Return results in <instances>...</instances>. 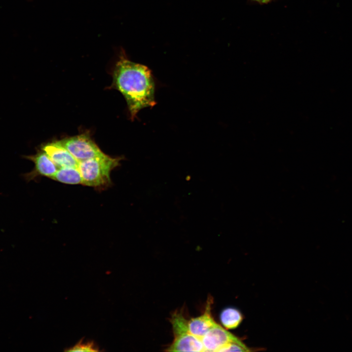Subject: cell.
<instances>
[{"label":"cell","mask_w":352,"mask_h":352,"mask_svg":"<svg viewBox=\"0 0 352 352\" xmlns=\"http://www.w3.org/2000/svg\"><path fill=\"white\" fill-rule=\"evenodd\" d=\"M41 149L47 154L59 168L60 167L78 168L79 162L60 144L58 141L45 144L43 146Z\"/></svg>","instance_id":"cell-5"},{"label":"cell","mask_w":352,"mask_h":352,"mask_svg":"<svg viewBox=\"0 0 352 352\" xmlns=\"http://www.w3.org/2000/svg\"><path fill=\"white\" fill-rule=\"evenodd\" d=\"M122 157H112L104 154L79 162L78 170L82 177V184L97 188H106L111 184V172L120 165Z\"/></svg>","instance_id":"cell-2"},{"label":"cell","mask_w":352,"mask_h":352,"mask_svg":"<svg viewBox=\"0 0 352 352\" xmlns=\"http://www.w3.org/2000/svg\"><path fill=\"white\" fill-rule=\"evenodd\" d=\"M212 302L211 298H209L204 313L199 316L188 320L189 332L200 339L209 329L216 324L211 314Z\"/></svg>","instance_id":"cell-6"},{"label":"cell","mask_w":352,"mask_h":352,"mask_svg":"<svg viewBox=\"0 0 352 352\" xmlns=\"http://www.w3.org/2000/svg\"><path fill=\"white\" fill-rule=\"evenodd\" d=\"M166 351L204 352V348L201 339L187 331L175 334L173 342Z\"/></svg>","instance_id":"cell-7"},{"label":"cell","mask_w":352,"mask_h":352,"mask_svg":"<svg viewBox=\"0 0 352 352\" xmlns=\"http://www.w3.org/2000/svg\"><path fill=\"white\" fill-rule=\"evenodd\" d=\"M256 1L261 4L267 3L270 2L271 0H253Z\"/></svg>","instance_id":"cell-12"},{"label":"cell","mask_w":352,"mask_h":352,"mask_svg":"<svg viewBox=\"0 0 352 352\" xmlns=\"http://www.w3.org/2000/svg\"><path fill=\"white\" fill-rule=\"evenodd\" d=\"M51 179L67 184H82V177L77 168L60 167Z\"/></svg>","instance_id":"cell-9"},{"label":"cell","mask_w":352,"mask_h":352,"mask_svg":"<svg viewBox=\"0 0 352 352\" xmlns=\"http://www.w3.org/2000/svg\"><path fill=\"white\" fill-rule=\"evenodd\" d=\"M220 320L222 325L228 329L236 328L242 321V317L241 312L233 308L224 309L220 313Z\"/></svg>","instance_id":"cell-10"},{"label":"cell","mask_w":352,"mask_h":352,"mask_svg":"<svg viewBox=\"0 0 352 352\" xmlns=\"http://www.w3.org/2000/svg\"><path fill=\"white\" fill-rule=\"evenodd\" d=\"M204 352H220L228 344L240 340L216 323L201 338Z\"/></svg>","instance_id":"cell-4"},{"label":"cell","mask_w":352,"mask_h":352,"mask_svg":"<svg viewBox=\"0 0 352 352\" xmlns=\"http://www.w3.org/2000/svg\"><path fill=\"white\" fill-rule=\"evenodd\" d=\"M27 158L35 164L34 169L29 176L31 178L41 176L50 178L59 169L47 154L42 149L36 154Z\"/></svg>","instance_id":"cell-8"},{"label":"cell","mask_w":352,"mask_h":352,"mask_svg":"<svg viewBox=\"0 0 352 352\" xmlns=\"http://www.w3.org/2000/svg\"><path fill=\"white\" fill-rule=\"evenodd\" d=\"M113 86L124 96L133 121L138 111L156 104L155 83L151 70L146 66L121 55L114 66Z\"/></svg>","instance_id":"cell-1"},{"label":"cell","mask_w":352,"mask_h":352,"mask_svg":"<svg viewBox=\"0 0 352 352\" xmlns=\"http://www.w3.org/2000/svg\"><path fill=\"white\" fill-rule=\"evenodd\" d=\"M58 141L79 162L104 154L87 133L65 138Z\"/></svg>","instance_id":"cell-3"},{"label":"cell","mask_w":352,"mask_h":352,"mask_svg":"<svg viewBox=\"0 0 352 352\" xmlns=\"http://www.w3.org/2000/svg\"><path fill=\"white\" fill-rule=\"evenodd\" d=\"M66 351L68 352H97L98 351V349L92 342L84 343L81 340L76 345Z\"/></svg>","instance_id":"cell-11"}]
</instances>
